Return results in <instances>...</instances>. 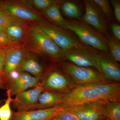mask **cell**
<instances>
[{
	"label": "cell",
	"mask_w": 120,
	"mask_h": 120,
	"mask_svg": "<svg viewBox=\"0 0 120 120\" xmlns=\"http://www.w3.org/2000/svg\"><path fill=\"white\" fill-rule=\"evenodd\" d=\"M66 58L76 66L85 68L93 67L101 72L97 57L79 53H71L67 54Z\"/></svg>",
	"instance_id": "cell-15"
},
{
	"label": "cell",
	"mask_w": 120,
	"mask_h": 120,
	"mask_svg": "<svg viewBox=\"0 0 120 120\" xmlns=\"http://www.w3.org/2000/svg\"><path fill=\"white\" fill-rule=\"evenodd\" d=\"M64 67L69 75L79 85L112 82L101 72L88 68L79 67L72 64H67Z\"/></svg>",
	"instance_id": "cell-2"
},
{
	"label": "cell",
	"mask_w": 120,
	"mask_h": 120,
	"mask_svg": "<svg viewBox=\"0 0 120 120\" xmlns=\"http://www.w3.org/2000/svg\"><path fill=\"white\" fill-rule=\"evenodd\" d=\"M112 30L114 37L118 41H120V26L118 24H113L112 26Z\"/></svg>",
	"instance_id": "cell-31"
},
{
	"label": "cell",
	"mask_w": 120,
	"mask_h": 120,
	"mask_svg": "<svg viewBox=\"0 0 120 120\" xmlns=\"http://www.w3.org/2000/svg\"><path fill=\"white\" fill-rule=\"evenodd\" d=\"M99 83L88 84L76 87L65 94L62 102L57 106L71 109L93 102L105 101L101 95Z\"/></svg>",
	"instance_id": "cell-1"
},
{
	"label": "cell",
	"mask_w": 120,
	"mask_h": 120,
	"mask_svg": "<svg viewBox=\"0 0 120 120\" xmlns=\"http://www.w3.org/2000/svg\"><path fill=\"white\" fill-rule=\"evenodd\" d=\"M112 4L113 7L114 15L116 19L119 22H120V4L119 1L112 0Z\"/></svg>",
	"instance_id": "cell-29"
},
{
	"label": "cell",
	"mask_w": 120,
	"mask_h": 120,
	"mask_svg": "<svg viewBox=\"0 0 120 120\" xmlns=\"http://www.w3.org/2000/svg\"><path fill=\"white\" fill-rule=\"evenodd\" d=\"M94 2L101 9L105 15L109 16L111 15V11L109 4L106 0H94Z\"/></svg>",
	"instance_id": "cell-26"
},
{
	"label": "cell",
	"mask_w": 120,
	"mask_h": 120,
	"mask_svg": "<svg viewBox=\"0 0 120 120\" xmlns=\"http://www.w3.org/2000/svg\"><path fill=\"white\" fill-rule=\"evenodd\" d=\"M105 114L106 119L120 120V101L107 102L105 106Z\"/></svg>",
	"instance_id": "cell-18"
},
{
	"label": "cell",
	"mask_w": 120,
	"mask_h": 120,
	"mask_svg": "<svg viewBox=\"0 0 120 120\" xmlns=\"http://www.w3.org/2000/svg\"><path fill=\"white\" fill-rule=\"evenodd\" d=\"M109 46L113 57L116 61H120V44L113 40L110 39L109 42Z\"/></svg>",
	"instance_id": "cell-24"
},
{
	"label": "cell",
	"mask_w": 120,
	"mask_h": 120,
	"mask_svg": "<svg viewBox=\"0 0 120 120\" xmlns=\"http://www.w3.org/2000/svg\"><path fill=\"white\" fill-rule=\"evenodd\" d=\"M38 31L42 32L50 38L60 48L68 50L75 46V41L70 37L52 28L41 27Z\"/></svg>",
	"instance_id": "cell-11"
},
{
	"label": "cell",
	"mask_w": 120,
	"mask_h": 120,
	"mask_svg": "<svg viewBox=\"0 0 120 120\" xmlns=\"http://www.w3.org/2000/svg\"><path fill=\"white\" fill-rule=\"evenodd\" d=\"M106 120H109V119H106Z\"/></svg>",
	"instance_id": "cell-37"
},
{
	"label": "cell",
	"mask_w": 120,
	"mask_h": 120,
	"mask_svg": "<svg viewBox=\"0 0 120 120\" xmlns=\"http://www.w3.org/2000/svg\"><path fill=\"white\" fill-rule=\"evenodd\" d=\"M5 88V82L2 76L0 75V90Z\"/></svg>",
	"instance_id": "cell-32"
},
{
	"label": "cell",
	"mask_w": 120,
	"mask_h": 120,
	"mask_svg": "<svg viewBox=\"0 0 120 120\" xmlns=\"http://www.w3.org/2000/svg\"><path fill=\"white\" fill-rule=\"evenodd\" d=\"M104 101H97L72 108L71 111L81 120H103L106 119Z\"/></svg>",
	"instance_id": "cell-5"
},
{
	"label": "cell",
	"mask_w": 120,
	"mask_h": 120,
	"mask_svg": "<svg viewBox=\"0 0 120 120\" xmlns=\"http://www.w3.org/2000/svg\"><path fill=\"white\" fill-rule=\"evenodd\" d=\"M63 27L74 32L86 45L101 51L108 50L107 46L99 37L83 26L66 21Z\"/></svg>",
	"instance_id": "cell-3"
},
{
	"label": "cell",
	"mask_w": 120,
	"mask_h": 120,
	"mask_svg": "<svg viewBox=\"0 0 120 120\" xmlns=\"http://www.w3.org/2000/svg\"><path fill=\"white\" fill-rule=\"evenodd\" d=\"M1 104H2V102H1V101L0 100V106H1Z\"/></svg>",
	"instance_id": "cell-35"
},
{
	"label": "cell",
	"mask_w": 120,
	"mask_h": 120,
	"mask_svg": "<svg viewBox=\"0 0 120 120\" xmlns=\"http://www.w3.org/2000/svg\"><path fill=\"white\" fill-rule=\"evenodd\" d=\"M0 5L4 11L17 18L38 22L42 20L37 14L19 5L3 2L0 3Z\"/></svg>",
	"instance_id": "cell-12"
},
{
	"label": "cell",
	"mask_w": 120,
	"mask_h": 120,
	"mask_svg": "<svg viewBox=\"0 0 120 120\" xmlns=\"http://www.w3.org/2000/svg\"><path fill=\"white\" fill-rule=\"evenodd\" d=\"M5 32L9 38L17 40L22 38L23 30L21 26L17 24H12L5 28Z\"/></svg>",
	"instance_id": "cell-22"
},
{
	"label": "cell",
	"mask_w": 120,
	"mask_h": 120,
	"mask_svg": "<svg viewBox=\"0 0 120 120\" xmlns=\"http://www.w3.org/2000/svg\"><path fill=\"white\" fill-rule=\"evenodd\" d=\"M65 94L45 90L41 93L35 110L44 109L57 106L62 102Z\"/></svg>",
	"instance_id": "cell-10"
},
{
	"label": "cell",
	"mask_w": 120,
	"mask_h": 120,
	"mask_svg": "<svg viewBox=\"0 0 120 120\" xmlns=\"http://www.w3.org/2000/svg\"><path fill=\"white\" fill-rule=\"evenodd\" d=\"M10 42L9 38L5 32H0V46L8 45Z\"/></svg>",
	"instance_id": "cell-30"
},
{
	"label": "cell",
	"mask_w": 120,
	"mask_h": 120,
	"mask_svg": "<svg viewBox=\"0 0 120 120\" xmlns=\"http://www.w3.org/2000/svg\"><path fill=\"white\" fill-rule=\"evenodd\" d=\"M39 85L38 77L32 76L27 73L21 72L18 79L9 83L8 88L10 90L11 96H13L20 92Z\"/></svg>",
	"instance_id": "cell-7"
},
{
	"label": "cell",
	"mask_w": 120,
	"mask_h": 120,
	"mask_svg": "<svg viewBox=\"0 0 120 120\" xmlns=\"http://www.w3.org/2000/svg\"><path fill=\"white\" fill-rule=\"evenodd\" d=\"M101 72L110 80H120V69L112 61L105 57H97Z\"/></svg>",
	"instance_id": "cell-14"
},
{
	"label": "cell",
	"mask_w": 120,
	"mask_h": 120,
	"mask_svg": "<svg viewBox=\"0 0 120 120\" xmlns=\"http://www.w3.org/2000/svg\"><path fill=\"white\" fill-rule=\"evenodd\" d=\"M6 53L4 50L0 49V75L3 77L4 68L5 64Z\"/></svg>",
	"instance_id": "cell-28"
},
{
	"label": "cell",
	"mask_w": 120,
	"mask_h": 120,
	"mask_svg": "<svg viewBox=\"0 0 120 120\" xmlns=\"http://www.w3.org/2000/svg\"></svg>",
	"instance_id": "cell-38"
},
{
	"label": "cell",
	"mask_w": 120,
	"mask_h": 120,
	"mask_svg": "<svg viewBox=\"0 0 120 120\" xmlns=\"http://www.w3.org/2000/svg\"><path fill=\"white\" fill-rule=\"evenodd\" d=\"M41 85L45 90L55 92L65 90L70 86V84L64 75L55 71L50 73Z\"/></svg>",
	"instance_id": "cell-9"
},
{
	"label": "cell",
	"mask_w": 120,
	"mask_h": 120,
	"mask_svg": "<svg viewBox=\"0 0 120 120\" xmlns=\"http://www.w3.org/2000/svg\"><path fill=\"white\" fill-rule=\"evenodd\" d=\"M45 13L50 19L61 26H63L66 22V20L62 17L59 9L56 5L50 6L47 9Z\"/></svg>",
	"instance_id": "cell-20"
},
{
	"label": "cell",
	"mask_w": 120,
	"mask_h": 120,
	"mask_svg": "<svg viewBox=\"0 0 120 120\" xmlns=\"http://www.w3.org/2000/svg\"><path fill=\"white\" fill-rule=\"evenodd\" d=\"M64 13L68 17L73 18L79 17L81 15V11L79 8L73 2H65L62 5Z\"/></svg>",
	"instance_id": "cell-21"
},
{
	"label": "cell",
	"mask_w": 120,
	"mask_h": 120,
	"mask_svg": "<svg viewBox=\"0 0 120 120\" xmlns=\"http://www.w3.org/2000/svg\"><path fill=\"white\" fill-rule=\"evenodd\" d=\"M85 13L84 16V21L102 32H105V29L100 16L97 10L89 2L84 3Z\"/></svg>",
	"instance_id": "cell-16"
},
{
	"label": "cell",
	"mask_w": 120,
	"mask_h": 120,
	"mask_svg": "<svg viewBox=\"0 0 120 120\" xmlns=\"http://www.w3.org/2000/svg\"><path fill=\"white\" fill-rule=\"evenodd\" d=\"M2 9V8H1V7L0 5V10H1Z\"/></svg>",
	"instance_id": "cell-36"
},
{
	"label": "cell",
	"mask_w": 120,
	"mask_h": 120,
	"mask_svg": "<svg viewBox=\"0 0 120 120\" xmlns=\"http://www.w3.org/2000/svg\"><path fill=\"white\" fill-rule=\"evenodd\" d=\"M70 109L56 106L44 109L17 111L13 113L11 120H48Z\"/></svg>",
	"instance_id": "cell-6"
},
{
	"label": "cell",
	"mask_w": 120,
	"mask_h": 120,
	"mask_svg": "<svg viewBox=\"0 0 120 120\" xmlns=\"http://www.w3.org/2000/svg\"><path fill=\"white\" fill-rule=\"evenodd\" d=\"M45 90L41 85L20 92L15 95L12 102L19 112L34 110L39 95Z\"/></svg>",
	"instance_id": "cell-4"
},
{
	"label": "cell",
	"mask_w": 120,
	"mask_h": 120,
	"mask_svg": "<svg viewBox=\"0 0 120 120\" xmlns=\"http://www.w3.org/2000/svg\"><path fill=\"white\" fill-rule=\"evenodd\" d=\"M72 109L62 112L54 117L57 120H81L71 111Z\"/></svg>",
	"instance_id": "cell-25"
},
{
	"label": "cell",
	"mask_w": 120,
	"mask_h": 120,
	"mask_svg": "<svg viewBox=\"0 0 120 120\" xmlns=\"http://www.w3.org/2000/svg\"><path fill=\"white\" fill-rule=\"evenodd\" d=\"M48 120H56V118H54V117H52V118H50V119H49Z\"/></svg>",
	"instance_id": "cell-34"
},
{
	"label": "cell",
	"mask_w": 120,
	"mask_h": 120,
	"mask_svg": "<svg viewBox=\"0 0 120 120\" xmlns=\"http://www.w3.org/2000/svg\"><path fill=\"white\" fill-rule=\"evenodd\" d=\"M22 63L18 69L19 71L30 73L36 77L40 75L42 72V67L34 59L29 58Z\"/></svg>",
	"instance_id": "cell-17"
},
{
	"label": "cell",
	"mask_w": 120,
	"mask_h": 120,
	"mask_svg": "<svg viewBox=\"0 0 120 120\" xmlns=\"http://www.w3.org/2000/svg\"><path fill=\"white\" fill-rule=\"evenodd\" d=\"M5 32V28L0 26V32Z\"/></svg>",
	"instance_id": "cell-33"
},
{
	"label": "cell",
	"mask_w": 120,
	"mask_h": 120,
	"mask_svg": "<svg viewBox=\"0 0 120 120\" xmlns=\"http://www.w3.org/2000/svg\"><path fill=\"white\" fill-rule=\"evenodd\" d=\"M32 2L37 8L41 9L49 8L53 3L50 0H33Z\"/></svg>",
	"instance_id": "cell-27"
},
{
	"label": "cell",
	"mask_w": 120,
	"mask_h": 120,
	"mask_svg": "<svg viewBox=\"0 0 120 120\" xmlns=\"http://www.w3.org/2000/svg\"><path fill=\"white\" fill-rule=\"evenodd\" d=\"M23 57V52L20 49L12 50L6 54L3 75L4 80L10 72L18 70L22 62Z\"/></svg>",
	"instance_id": "cell-13"
},
{
	"label": "cell",
	"mask_w": 120,
	"mask_h": 120,
	"mask_svg": "<svg viewBox=\"0 0 120 120\" xmlns=\"http://www.w3.org/2000/svg\"><path fill=\"white\" fill-rule=\"evenodd\" d=\"M31 33L35 41L43 52L52 56H57L60 53V48L46 35L34 30H31Z\"/></svg>",
	"instance_id": "cell-8"
},
{
	"label": "cell",
	"mask_w": 120,
	"mask_h": 120,
	"mask_svg": "<svg viewBox=\"0 0 120 120\" xmlns=\"http://www.w3.org/2000/svg\"><path fill=\"white\" fill-rule=\"evenodd\" d=\"M7 99L4 105L0 106V120H11L13 113L11 109V103L13 102L10 90L7 88Z\"/></svg>",
	"instance_id": "cell-19"
},
{
	"label": "cell",
	"mask_w": 120,
	"mask_h": 120,
	"mask_svg": "<svg viewBox=\"0 0 120 120\" xmlns=\"http://www.w3.org/2000/svg\"><path fill=\"white\" fill-rule=\"evenodd\" d=\"M15 21L11 16L5 11L1 9L0 10V26L5 27L16 24Z\"/></svg>",
	"instance_id": "cell-23"
}]
</instances>
